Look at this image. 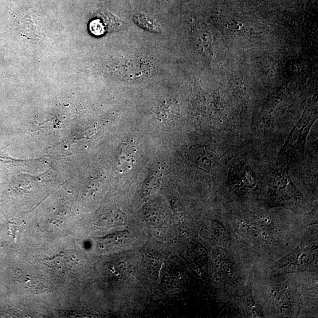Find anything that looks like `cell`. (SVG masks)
I'll list each match as a JSON object with an SVG mask.
<instances>
[{"label": "cell", "mask_w": 318, "mask_h": 318, "mask_svg": "<svg viewBox=\"0 0 318 318\" xmlns=\"http://www.w3.org/2000/svg\"><path fill=\"white\" fill-rule=\"evenodd\" d=\"M315 119V117L312 115H304L294 125L278 153L281 166L287 167L288 164L303 159L306 139Z\"/></svg>", "instance_id": "1"}, {"label": "cell", "mask_w": 318, "mask_h": 318, "mask_svg": "<svg viewBox=\"0 0 318 318\" xmlns=\"http://www.w3.org/2000/svg\"><path fill=\"white\" fill-rule=\"evenodd\" d=\"M270 193L274 200L283 203L293 201L298 197L297 189L289 175L287 167L280 166L274 172Z\"/></svg>", "instance_id": "2"}, {"label": "cell", "mask_w": 318, "mask_h": 318, "mask_svg": "<svg viewBox=\"0 0 318 318\" xmlns=\"http://www.w3.org/2000/svg\"><path fill=\"white\" fill-rule=\"evenodd\" d=\"M124 23L107 10L97 12L89 25L90 32L96 36L120 30Z\"/></svg>", "instance_id": "3"}, {"label": "cell", "mask_w": 318, "mask_h": 318, "mask_svg": "<svg viewBox=\"0 0 318 318\" xmlns=\"http://www.w3.org/2000/svg\"><path fill=\"white\" fill-rule=\"evenodd\" d=\"M229 182L244 190H252L257 186V180L249 166L244 163L235 165L229 173Z\"/></svg>", "instance_id": "4"}, {"label": "cell", "mask_w": 318, "mask_h": 318, "mask_svg": "<svg viewBox=\"0 0 318 318\" xmlns=\"http://www.w3.org/2000/svg\"><path fill=\"white\" fill-rule=\"evenodd\" d=\"M189 158L196 166L205 170L214 169L221 163L219 157L215 153L204 146L192 148L189 152Z\"/></svg>", "instance_id": "5"}, {"label": "cell", "mask_w": 318, "mask_h": 318, "mask_svg": "<svg viewBox=\"0 0 318 318\" xmlns=\"http://www.w3.org/2000/svg\"><path fill=\"white\" fill-rule=\"evenodd\" d=\"M79 263L78 255L74 251H64L46 259V265L57 272H66L72 270Z\"/></svg>", "instance_id": "6"}, {"label": "cell", "mask_w": 318, "mask_h": 318, "mask_svg": "<svg viewBox=\"0 0 318 318\" xmlns=\"http://www.w3.org/2000/svg\"><path fill=\"white\" fill-rule=\"evenodd\" d=\"M136 145L131 141H125L121 145L117 158V168L121 173L131 171L136 162Z\"/></svg>", "instance_id": "7"}, {"label": "cell", "mask_w": 318, "mask_h": 318, "mask_svg": "<svg viewBox=\"0 0 318 318\" xmlns=\"http://www.w3.org/2000/svg\"><path fill=\"white\" fill-rule=\"evenodd\" d=\"M133 22L140 28L153 33H161L162 29L154 19L146 14L137 13L133 15Z\"/></svg>", "instance_id": "8"}, {"label": "cell", "mask_w": 318, "mask_h": 318, "mask_svg": "<svg viewBox=\"0 0 318 318\" xmlns=\"http://www.w3.org/2000/svg\"><path fill=\"white\" fill-rule=\"evenodd\" d=\"M16 281L25 286L26 289L32 292H43L46 288L37 279L23 272L22 271L16 274Z\"/></svg>", "instance_id": "9"}]
</instances>
